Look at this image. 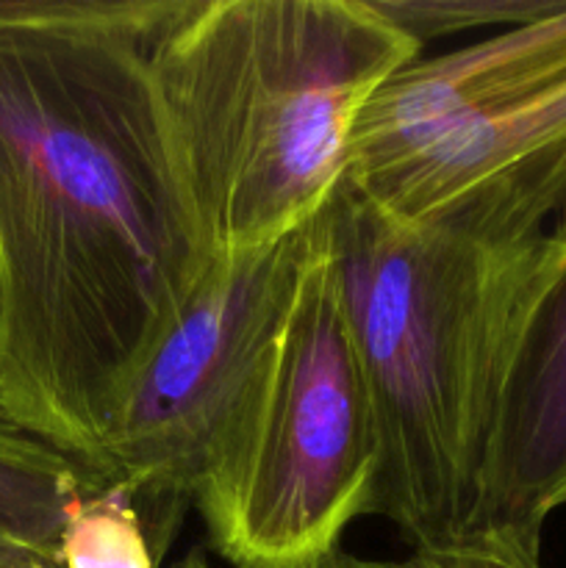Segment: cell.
Here are the masks:
<instances>
[{
	"label": "cell",
	"mask_w": 566,
	"mask_h": 568,
	"mask_svg": "<svg viewBox=\"0 0 566 568\" xmlns=\"http://www.w3.org/2000/svg\"><path fill=\"white\" fill-rule=\"evenodd\" d=\"M181 0H0V414L103 471L122 397L211 266L150 42Z\"/></svg>",
	"instance_id": "obj_1"
},
{
	"label": "cell",
	"mask_w": 566,
	"mask_h": 568,
	"mask_svg": "<svg viewBox=\"0 0 566 568\" xmlns=\"http://www.w3.org/2000/svg\"><path fill=\"white\" fill-rule=\"evenodd\" d=\"M420 50L366 0H181L150 78L211 258L320 220L361 111Z\"/></svg>",
	"instance_id": "obj_2"
},
{
	"label": "cell",
	"mask_w": 566,
	"mask_h": 568,
	"mask_svg": "<svg viewBox=\"0 0 566 568\" xmlns=\"http://www.w3.org/2000/svg\"><path fill=\"white\" fill-rule=\"evenodd\" d=\"M322 231L381 430L372 516L414 555L466 541L505 349L549 231L486 244L397 220L344 183Z\"/></svg>",
	"instance_id": "obj_3"
},
{
	"label": "cell",
	"mask_w": 566,
	"mask_h": 568,
	"mask_svg": "<svg viewBox=\"0 0 566 568\" xmlns=\"http://www.w3.org/2000/svg\"><path fill=\"white\" fill-rule=\"evenodd\" d=\"M344 186L486 244L564 222L566 6L388 78L355 122Z\"/></svg>",
	"instance_id": "obj_4"
},
{
	"label": "cell",
	"mask_w": 566,
	"mask_h": 568,
	"mask_svg": "<svg viewBox=\"0 0 566 568\" xmlns=\"http://www.w3.org/2000/svg\"><path fill=\"white\" fill-rule=\"evenodd\" d=\"M381 458L320 216L275 358L192 503L233 568H320L372 514Z\"/></svg>",
	"instance_id": "obj_5"
},
{
	"label": "cell",
	"mask_w": 566,
	"mask_h": 568,
	"mask_svg": "<svg viewBox=\"0 0 566 568\" xmlns=\"http://www.w3.org/2000/svg\"><path fill=\"white\" fill-rule=\"evenodd\" d=\"M316 222L266 247L211 261L122 397L103 471L137 491L161 558L183 503L194 499L275 358Z\"/></svg>",
	"instance_id": "obj_6"
},
{
	"label": "cell",
	"mask_w": 566,
	"mask_h": 568,
	"mask_svg": "<svg viewBox=\"0 0 566 568\" xmlns=\"http://www.w3.org/2000/svg\"><path fill=\"white\" fill-rule=\"evenodd\" d=\"M566 508V220L514 320L469 538H511L542 552V530Z\"/></svg>",
	"instance_id": "obj_7"
},
{
	"label": "cell",
	"mask_w": 566,
	"mask_h": 568,
	"mask_svg": "<svg viewBox=\"0 0 566 568\" xmlns=\"http://www.w3.org/2000/svg\"><path fill=\"white\" fill-rule=\"evenodd\" d=\"M55 564L61 568H159L137 491L120 480L83 499L67 525Z\"/></svg>",
	"instance_id": "obj_8"
},
{
	"label": "cell",
	"mask_w": 566,
	"mask_h": 568,
	"mask_svg": "<svg viewBox=\"0 0 566 568\" xmlns=\"http://www.w3.org/2000/svg\"><path fill=\"white\" fill-rule=\"evenodd\" d=\"M375 14L420 48L431 39L453 37L472 28H519L555 14L566 0H366Z\"/></svg>",
	"instance_id": "obj_9"
},
{
	"label": "cell",
	"mask_w": 566,
	"mask_h": 568,
	"mask_svg": "<svg viewBox=\"0 0 566 568\" xmlns=\"http://www.w3.org/2000/svg\"><path fill=\"white\" fill-rule=\"evenodd\" d=\"M420 558H425L431 568H542L536 549L497 536L466 538V541L438 549V552H425Z\"/></svg>",
	"instance_id": "obj_10"
},
{
	"label": "cell",
	"mask_w": 566,
	"mask_h": 568,
	"mask_svg": "<svg viewBox=\"0 0 566 568\" xmlns=\"http://www.w3.org/2000/svg\"><path fill=\"white\" fill-rule=\"evenodd\" d=\"M320 568H431V566H427V560L420 558V555H411L408 560H366L338 549V552L333 555V558H327Z\"/></svg>",
	"instance_id": "obj_11"
},
{
	"label": "cell",
	"mask_w": 566,
	"mask_h": 568,
	"mask_svg": "<svg viewBox=\"0 0 566 568\" xmlns=\"http://www.w3.org/2000/svg\"><path fill=\"white\" fill-rule=\"evenodd\" d=\"M0 568H48V560L0 536Z\"/></svg>",
	"instance_id": "obj_12"
},
{
	"label": "cell",
	"mask_w": 566,
	"mask_h": 568,
	"mask_svg": "<svg viewBox=\"0 0 566 568\" xmlns=\"http://www.w3.org/2000/svg\"><path fill=\"white\" fill-rule=\"evenodd\" d=\"M175 568H211V566H209V560L203 558V555L194 552V555H189V558H183Z\"/></svg>",
	"instance_id": "obj_13"
},
{
	"label": "cell",
	"mask_w": 566,
	"mask_h": 568,
	"mask_svg": "<svg viewBox=\"0 0 566 568\" xmlns=\"http://www.w3.org/2000/svg\"><path fill=\"white\" fill-rule=\"evenodd\" d=\"M48 568H61V566L55 564V560H48Z\"/></svg>",
	"instance_id": "obj_14"
}]
</instances>
